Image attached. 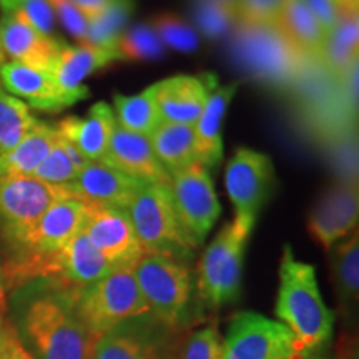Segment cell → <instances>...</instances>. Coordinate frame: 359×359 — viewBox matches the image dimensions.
I'll return each instance as SVG.
<instances>
[{
    "instance_id": "obj_1",
    "label": "cell",
    "mask_w": 359,
    "mask_h": 359,
    "mask_svg": "<svg viewBox=\"0 0 359 359\" xmlns=\"http://www.w3.org/2000/svg\"><path fill=\"white\" fill-rule=\"evenodd\" d=\"M275 313L304 358L325 346L333 334L334 314L323 302L316 269L296 259L290 245L283 250Z\"/></svg>"
},
{
    "instance_id": "obj_2",
    "label": "cell",
    "mask_w": 359,
    "mask_h": 359,
    "mask_svg": "<svg viewBox=\"0 0 359 359\" xmlns=\"http://www.w3.org/2000/svg\"><path fill=\"white\" fill-rule=\"evenodd\" d=\"M15 330L35 359H92L97 343L64 291L29 299Z\"/></svg>"
},
{
    "instance_id": "obj_3",
    "label": "cell",
    "mask_w": 359,
    "mask_h": 359,
    "mask_svg": "<svg viewBox=\"0 0 359 359\" xmlns=\"http://www.w3.org/2000/svg\"><path fill=\"white\" fill-rule=\"evenodd\" d=\"M236 60L251 75L273 87L299 83L309 72V58L291 45L278 24H238L233 39Z\"/></svg>"
},
{
    "instance_id": "obj_4",
    "label": "cell",
    "mask_w": 359,
    "mask_h": 359,
    "mask_svg": "<svg viewBox=\"0 0 359 359\" xmlns=\"http://www.w3.org/2000/svg\"><path fill=\"white\" fill-rule=\"evenodd\" d=\"M65 294L74 311L97 339L150 313L133 269H115L92 285Z\"/></svg>"
},
{
    "instance_id": "obj_5",
    "label": "cell",
    "mask_w": 359,
    "mask_h": 359,
    "mask_svg": "<svg viewBox=\"0 0 359 359\" xmlns=\"http://www.w3.org/2000/svg\"><path fill=\"white\" fill-rule=\"evenodd\" d=\"M88 206L74 198H62L42 215L25 243L2 266L7 286L32 280L39 268L64 250L75 235L82 231Z\"/></svg>"
},
{
    "instance_id": "obj_6",
    "label": "cell",
    "mask_w": 359,
    "mask_h": 359,
    "mask_svg": "<svg viewBox=\"0 0 359 359\" xmlns=\"http://www.w3.org/2000/svg\"><path fill=\"white\" fill-rule=\"evenodd\" d=\"M253 226L233 218L205 250L198 264V293L208 306L222 308L240 296L245 250Z\"/></svg>"
},
{
    "instance_id": "obj_7",
    "label": "cell",
    "mask_w": 359,
    "mask_h": 359,
    "mask_svg": "<svg viewBox=\"0 0 359 359\" xmlns=\"http://www.w3.org/2000/svg\"><path fill=\"white\" fill-rule=\"evenodd\" d=\"M127 215L145 255H161L180 263L191 257L195 248L175 213L170 187L143 185Z\"/></svg>"
},
{
    "instance_id": "obj_8",
    "label": "cell",
    "mask_w": 359,
    "mask_h": 359,
    "mask_svg": "<svg viewBox=\"0 0 359 359\" xmlns=\"http://www.w3.org/2000/svg\"><path fill=\"white\" fill-rule=\"evenodd\" d=\"M62 198H69L64 187L48 185L30 175L0 178V240L11 257L24 246L42 215Z\"/></svg>"
},
{
    "instance_id": "obj_9",
    "label": "cell",
    "mask_w": 359,
    "mask_h": 359,
    "mask_svg": "<svg viewBox=\"0 0 359 359\" xmlns=\"http://www.w3.org/2000/svg\"><path fill=\"white\" fill-rule=\"evenodd\" d=\"M148 311L165 326H178L191 296V275L185 264L161 255H143L133 268Z\"/></svg>"
},
{
    "instance_id": "obj_10",
    "label": "cell",
    "mask_w": 359,
    "mask_h": 359,
    "mask_svg": "<svg viewBox=\"0 0 359 359\" xmlns=\"http://www.w3.org/2000/svg\"><path fill=\"white\" fill-rule=\"evenodd\" d=\"M222 359H308L278 320L255 311L235 314L222 338Z\"/></svg>"
},
{
    "instance_id": "obj_11",
    "label": "cell",
    "mask_w": 359,
    "mask_h": 359,
    "mask_svg": "<svg viewBox=\"0 0 359 359\" xmlns=\"http://www.w3.org/2000/svg\"><path fill=\"white\" fill-rule=\"evenodd\" d=\"M173 208L193 248L205 241L222 213L217 191L206 168L201 165L183 170L170 183Z\"/></svg>"
},
{
    "instance_id": "obj_12",
    "label": "cell",
    "mask_w": 359,
    "mask_h": 359,
    "mask_svg": "<svg viewBox=\"0 0 359 359\" xmlns=\"http://www.w3.org/2000/svg\"><path fill=\"white\" fill-rule=\"evenodd\" d=\"M273 163L264 154L240 148L228 161L224 185L235 205V218L257 223L258 213L273 187Z\"/></svg>"
},
{
    "instance_id": "obj_13",
    "label": "cell",
    "mask_w": 359,
    "mask_h": 359,
    "mask_svg": "<svg viewBox=\"0 0 359 359\" xmlns=\"http://www.w3.org/2000/svg\"><path fill=\"white\" fill-rule=\"evenodd\" d=\"M82 231L114 269H133L145 255L125 210L88 206Z\"/></svg>"
},
{
    "instance_id": "obj_14",
    "label": "cell",
    "mask_w": 359,
    "mask_h": 359,
    "mask_svg": "<svg viewBox=\"0 0 359 359\" xmlns=\"http://www.w3.org/2000/svg\"><path fill=\"white\" fill-rule=\"evenodd\" d=\"M0 83L11 95L47 114H58L90 97V90L85 85L74 92H65L48 72L32 69L19 62H6L0 67Z\"/></svg>"
},
{
    "instance_id": "obj_15",
    "label": "cell",
    "mask_w": 359,
    "mask_h": 359,
    "mask_svg": "<svg viewBox=\"0 0 359 359\" xmlns=\"http://www.w3.org/2000/svg\"><path fill=\"white\" fill-rule=\"evenodd\" d=\"M115 271L88 241L83 231L75 235L64 250L48 258L35 278H52L62 291L74 293Z\"/></svg>"
},
{
    "instance_id": "obj_16",
    "label": "cell",
    "mask_w": 359,
    "mask_h": 359,
    "mask_svg": "<svg viewBox=\"0 0 359 359\" xmlns=\"http://www.w3.org/2000/svg\"><path fill=\"white\" fill-rule=\"evenodd\" d=\"M142 187L143 183L103 161H90L74 182L64 185V190L69 198L82 201L87 206H105L127 212Z\"/></svg>"
},
{
    "instance_id": "obj_17",
    "label": "cell",
    "mask_w": 359,
    "mask_h": 359,
    "mask_svg": "<svg viewBox=\"0 0 359 359\" xmlns=\"http://www.w3.org/2000/svg\"><path fill=\"white\" fill-rule=\"evenodd\" d=\"M359 196L356 182H341L331 187L313 208L309 231L325 250H331L343 238L356 231Z\"/></svg>"
},
{
    "instance_id": "obj_18",
    "label": "cell",
    "mask_w": 359,
    "mask_h": 359,
    "mask_svg": "<svg viewBox=\"0 0 359 359\" xmlns=\"http://www.w3.org/2000/svg\"><path fill=\"white\" fill-rule=\"evenodd\" d=\"M0 43L11 62L52 74L64 42L39 32L20 11L4 13L0 19Z\"/></svg>"
},
{
    "instance_id": "obj_19",
    "label": "cell",
    "mask_w": 359,
    "mask_h": 359,
    "mask_svg": "<svg viewBox=\"0 0 359 359\" xmlns=\"http://www.w3.org/2000/svg\"><path fill=\"white\" fill-rule=\"evenodd\" d=\"M102 161L143 185L170 187L172 183V175L156 158L150 138L127 132L118 125L114 130L109 150Z\"/></svg>"
},
{
    "instance_id": "obj_20",
    "label": "cell",
    "mask_w": 359,
    "mask_h": 359,
    "mask_svg": "<svg viewBox=\"0 0 359 359\" xmlns=\"http://www.w3.org/2000/svg\"><path fill=\"white\" fill-rule=\"evenodd\" d=\"M212 82L210 75L200 79L177 75L155 83V98L161 122L195 125L205 109Z\"/></svg>"
},
{
    "instance_id": "obj_21",
    "label": "cell",
    "mask_w": 359,
    "mask_h": 359,
    "mask_svg": "<svg viewBox=\"0 0 359 359\" xmlns=\"http://www.w3.org/2000/svg\"><path fill=\"white\" fill-rule=\"evenodd\" d=\"M115 127L114 110L105 102H98L90 109L87 118L67 116L55 125V130L88 161H102L109 150Z\"/></svg>"
},
{
    "instance_id": "obj_22",
    "label": "cell",
    "mask_w": 359,
    "mask_h": 359,
    "mask_svg": "<svg viewBox=\"0 0 359 359\" xmlns=\"http://www.w3.org/2000/svg\"><path fill=\"white\" fill-rule=\"evenodd\" d=\"M118 60H122V55L116 47H95L90 43H79L70 47L64 43L50 75L62 90L74 92L82 87V82L88 75Z\"/></svg>"
},
{
    "instance_id": "obj_23",
    "label": "cell",
    "mask_w": 359,
    "mask_h": 359,
    "mask_svg": "<svg viewBox=\"0 0 359 359\" xmlns=\"http://www.w3.org/2000/svg\"><path fill=\"white\" fill-rule=\"evenodd\" d=\"M236 93V85L218 87L212 82L208 88L205 109L200 118L193 125L196 137V148H198L200 165L203 168H213L218 165L223 155L222 142V125L226 115L228 105Z\"/></svg>"
},
{
    "instance_id": "obj_24",
    "label": "cell",
    "mask_w": 359,
    "mask_h": 359,
    "mask_svg": "<svg viewBox=\"0 0 359 359\" xmlns=\"http://www.w3.org/2000/svg\"><path fill=\"white\" fill-rule=\"evenodd\" d=\"M92 359H173L167 346L148 331L137 330L125 323L110 333L100 336Z\"/></svg>"
},
{
    "instance_id": "obj_25",
    "label": "cell",
    "mask_w": 359,
    "mask_h": 359,
    "mask_svg": "<svg viewBox=\"0 0 359 359\" xmlns=\"http://www.w3.org/2000/svg\"><path fill=\"white\" fill-rule=\"evenodd\" d=\"M150 143L160 163L172 175L200 165L193 125L163 122L151 133Z\"/></svg>"
},
{
    "instance_id": "obj_26",
    "label": "cell",
    "mask_w": 359,
    "mask_h": 359,
    "mask_svg": "<svg viewBox=\"0 0 359 359\" xmlns=\"http://www.w3.org/2000/svg\"><path fill=\"white\" fill-rule=\"evenodd\" d=\"M276 24L296 50L309 60H320L326 32L304 0H288Z\"/></svg>"
},
{
    "instance_id": "obj_27",
    "label": "cell",
    "mask_w": 359,
    "mask_h": 359,
    "mask_svg": "<svg viewBox=\"0 0 359 359\" xmlns=\"http://www.w3.org/2000/svg\"><path fill=\"white\" fill-rule=\"evenodd\" d=\"M57 140L55 125L39 122L19 145L0 151V178L32 175Z\"/></svg>"
},
{
    "instance_id": "obj_28",
    "label": "cell",
    "mask_w": 359,
    "mask_h": 359,
    "mask_svg": "<svg viewBox=\"0 0 359 359\" xmlns=\"http://www.w3.org/2000/svg\"><path fill=\"white\" fill-rule=\"evenodd\" d=\"M358 47L359 19L358 11H353L343 17L331 32L326 34L318 64H321L333 79H343L358 64Z\"/></svg>"
},
{
    "instance_id": "obj_29",
    "label": "cell",
    "mask_w": 359,
    "mask_h": 359,
    "mask_svg": "<svg viewBox=\"0 0 359 359\" xmlns=\"http://www.w3.org/2000/svg\"><path fill=\"white\" fill-rule=\"evenodd\" d=\"M115 111L118 127L148 138L163 123L156 105L155 85H150L138 95H115Z\"/></svg>"
},
{
    "instance_id": "obj_30",
    "label": "cell",
    "mask_w": 359,
    "mask_h": 359,
    "mask_svg": "<svg viewBox=\"0 0 359 359\" xmlns=\"http://www.w3.org/2000/svg\"><path fill=\"white\" fill-rule=\"evenodd\" d=\"M88 163L90 161L80 154L77 148L57 133V140L50 151L30 177L48 183V185L64 187L74 182Z\"/></svg>"
},
{
    "instance_id": "obj_31",
    "label": "cell",
    "mask_w": 359,
    "mask_h": 359,
    "mask_svg": "<svg viewBox=\"0 0 359 359\" xmlns=\"http://www.w3.org/2000/svg\"><path fill=\"white\" fill-rule=\"evenodd\" d=\"M331 268L339 299L344 306H353L359 293V238L354 231L343 243L333 246Z\"/></svg>"
},
{
    "instance_id": "obj_32",
    "label": "cell",
    "mask_w": 359,
    "mask_h": 359,
    "mask_svg": "<svg viewBox=\"0 0 359 359\" xmlns=\"http://www.w3.org/2000/svg\"><path fill=\"white\" fill-rule=\"evenodd\" d=\"M133 11V0H109L100 12L88 19L85 43L95 45V47H116Z\"/></svg>"
},
{
    "instance_id": "obj_33",
    "label": "cell",
    "mask_w": 359,
    "mask_h": 359,
    "mask_svg": "<svg viewBox=\"0 0 359 359\" xmlns=\"http://www.w3.org/2000/svg\"><path fill=\"white\" fill-rule=\"evenodd\" d=\"M37 122L29 105L11 95L0 83V151L19 145Z\"/></svg>"
},
{
    "instance_id": "obj_34",
    "label": "cell",
    "mask_w": 359,
    "mask_h": 359,
    "mask_svg": "<svg viewBox=\"0 0 359 359\" xmlns=\"http://www.w3.org/2000/svg\"><path fill=\"white\" fill-rule=\"evenodd\" d=\"M122 60H151L163 55L165 45L161 43L158 35L148 24L135 25L132 29H125L116 43Z\"/></svg>"
},
{
    "instance_id": "obj_35",
    "label": "cell",
    "mask_w": 359,
    "mask_h": 359,
    "mask_svg": "<svg viewBox=\"0 0 359 359\" xmlns=\"http://www.w3.org/2000/svg\"><path fill=\"white\" fill-rule=\"evenodd\" d=\"M158 35L161 43L180 52H193L198 47V32L177 13H160L148 24Z\"/></svg>"
},
{
    "instance_id": "obj_36",
    "label": "cell",
    "mask_w": 359,
    "mask_h": 359,
    "mask_svg": "<svg viewBox=\"0 0 359 359\" xmlns=\"http://www.w3.org/2000/svg\"><path fill=\"white\" fill-rule=\"evenodd\" d=\"M195 24L200 34L208 39H218L235 29L238 24L236 8L215 0H198L195 12Z\"/></svg>"
},
{
    "instance_id": "obj_37",
    "label": "cell",
    "mask_w": 359,
    "mask_h": 359,
    "mask_svg": "<svg viewBox=\"0 0 359 359\" xmlns=\"http://www.w3.org/2000/svg\"><path fill=\"white\" fill-rule=\"evenodd\" d=\"M288 0H236V15L240 24H276Z\"/></svg>"
},
{
    "instance_id": "obj_38",
    "label": "cell",
    "mask_w": 359,
    "mask_h": 359,
    "mask_svg": "<svg viewBox=\"0 0 359 359\" xmlns=\"http://www.w3.org/2000/svg\"><path fill=\"white\" fill-rule=\"evenodd\" d=\"M182 359H222V336L215 326L195 331L183 346Z\"/></svg>"
},
{
    "instance_id": "obj_39",
    "label": "cell",
    "mask_w": 359,
    "mask_h": 359,
    "mask_svg": "<svg viewBox=\"0 0 359 359\" xmlns=\"http://www.w3.org/2000/svg\"><path fill=\"white\" fill-rule=\"evenodd\" d=\"M325 32H331L343 17L358 11V0H304Z\"/></svg>"
},
{
    "instance_id": "obj_40",
    "label": "cell",
    "mask_w": 359,
    "mask_h": 359,
    "mask_svg": "<svg viewBox=\"0 0 359 359\" xmlns=\"http://www.w3.org/2000/svg\"><path fill=\"white\" fill-rule=\"evenodd\" d=\"M48 4H50L55 19L60 20V24L80 43H85L88 32V19L80 12V8L70 0H48Z\"/></svg>"
},
{
    "instance_id": "obj_41",
    "label": "cell",
    "mask_w": 359,
    "mask_h": 359,
    "mask_svg": "<svg viewBox=\"0 0 359 359\" xmlns=\"http://www.w3.org/2000/svg\"><path fill=\"white\" fill-rule=\"evenodd\" d=\"M19 11L24 13L39 32L48 35V37H53L55 15H53L48 0H20Z\"/></svg>"
},
{
    "instance_id": "obj_42",
    "label": "cell",
    "mask_w": 359,
    "mask_h": 359,
    "mask_svg": "<svg viewBox=\"0 0 359 359\" xmlns=\"http://www.w3.org/2000/svg\"><path fill=\"white\" fill-rule=\"evenodd\" d=\"M0 359H35L27 351L15 326L8 321H6L0 334Z\"/></svg>"
},
{
    "instance_id": "obj_43",
    "label": "cell",
    "mask_w": 359,
    "mask_h": 359,
    "mask_svg": "<svg viewBox=\"0 0 359 359\" xmlns=\"http://www.w3.org/2000/svg\"><path fill=\"white\" fill-rule=\"evenodd\" d=\"M70 2H74L75 6L80 8V12H82L87 19H90V17H93L95 13L102 11L109 0H70Z\"/></svg>"
},
{
    "instance_id": "obj_44",
    "label": "cell",
    "mask_w": 359,
    "mask_h": 359,
    "mask_svg": "<svg viewBox=\"0 0 359 359\" xmlns=\"http://www.w3.org/2000/svg\"><path fill=\"white\" fill-rule=\"evenodd\" d=\"M20 0H0V8H2L4 13H11L19 11Z\"/></svg>"
},
{
    "instance_id": "obj_45",
    "label": "cell",
    "mask_w": 359,
    "mask_h": 359,
    "mask_svg": "<svg viewBox=\"0 0 359 359\" xmlns=\"http://www.w3.org/2000/svg\"><path fill=\"white\" fill-rule=\"evenodd\" d=\"M6 291H7L6 276H4L2 266H0V306H2V304H4V299H6Z\"/></svg>"
},
{
    "instance_id": "obj_46",
    "label": "cell",
    "mask_w": 359,
    "mask_h": 359,
    "mask_svg": "<svg viewBox=\"0 0 359 359\" xmlns=\"http://www.w3.org/2000/svg\"><path fill=\"white\" fill-rule=\"evenodd\" d=\"M215 2L224 4V6H230L233 8H236V0H215Z\"/></svg>"
},
{
    "instance_id": "obj_47",
    "label": "cell",
    "mask_w": 359,
    "mask_h": 359,
    "mask_svg": "<svg viewBox=\"0 0 359 359\" xmlns=\"http://www.w3.org/2000/svg\"><path fill=\"white\" fill-rule=\"evenodd\" d=\"M6 62H7V57H6V53H4V50H2V43H0V67L6 64Z\"/></svg>"
},
{
    "instance_id": "obj_48",
    "label": "cell",
    "mask_w": 359,
    "mask_h": 359,
    "mask_svg": "<svg viewBox=\"0 0 359 359\" xmlns=\"http://www.w3.org/2000/svg\"><path fill=\"white\" fill-rule=\"evenodd\" d=\"M4 325H6V320H4L2 313H0V334H2V327H4Z\"/></svg>"
},
{
    "instance_id": "obj_49",
    "label": "cell",
    "mask_w": 359,
    "mask_h": 359,
    "mask_svg": "<svg viewBox=\"0 0 359 359\" xmlns=\"http://www.w3.org/2000/svg\"><path fill=\"white\" fill-rule=\"evenodd\" d=\"M0 308H2V306H0Z\"/></svg>"
}]
</instances>
